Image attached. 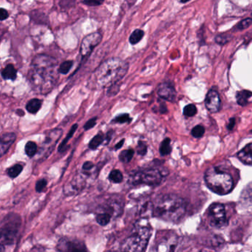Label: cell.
<instances>
[{
  "label": "cell",
  "instance_id": "4316f807",
  "mask_svg": "<svg viewBox=\"0 0 252 252\" xmlns=\"http://www.w3.org/2000/svg\"><path fill=\"white\" fill-rule=\"evenodd\" d=\"M171 141L169 138H165L161 144H160L159 152L162 156H167L172 151V147H171Z\"/></svg>",
  "mask_w": 252,
  "mask_h": 252
},
{
  "label": "cell",
  "instance_id": "d590c367",
  "mask_svg": "<svg viewBox=\"0 0 252 252\" xmlns=\"http://www.w3.org/2000/svg\"><path fill=\"white\" fill-rule=\"evenodd\" d=\"M47 184H48V181L44 179V178L39 179L36 182V186H35V189H36L37 192H42L45 189V187H47Z\"/></svg>",
  "mask_w": 252,
  "mask_h": 252
},
{
  "label": "cell",
  "instance_id": "ffe728a7",
  "mask_svg": "<svg viewBox=\"0 0 252 252\" xmlns=\"http://www.w3.org/2000/svg\"><path fill=\"white\" fill-rule=\"evenodd\" d=\"M78 126L79 125L77 124H75L72 126L71 129L69 131L68 133L67 134V137L64 138V141L60 144L58 148L59 153H63V152L65 151L66 147H67V143H68L69 140L73 136V134L75 133L76 130H77Z\"/></svg>",
  "mask_w": 252,
  "mask_h": 252
},
{
  "label": "cell",
  "instance_id": "ba28073f",
  "mask_svg": "<svg viewBox=\"0 0 252 252\" xmlns=\"http://www.w3.org/2000/svg\"><path fill=\"white\" fill-rule=\"evenodd\" d=\"M209 224L217 228H223L228 225L225 206L221 203H213L209 209Z\"/></svg>",
  "mask_w": 252,
  "mask_h": 252
},
{
  "label": "cell",
  "instance_id": "8d00e7d4",
  "mask_svg": "<svg viewBox=\"0 0 252 252\" xmlns=\"http://www.w3.org/2000/svg\"><path fill=\"white\" fill-rule=\"evenodd\" d=\"M104 0H84L82 3L88 6L94 7L101 5L104 2Z\"/></svg>",
  "mask_w": 252,
  "mask_h": 252
},
{
  "label": "cell",
  "instance_id": "f35d334b",
  "mask_svg": "<svg viewBox=\"0 0 252 252\" xmlns=\"http://www.w3.org/2000/svg\"><path fill=\"white\" fill-rule=\"evenodd\" d=\"M229 36H225V35H220V36H217L215 38V41L217 43L220 44V45H225V43L229 41Z\"/></svg>",
  "mask_w": 252,
  "mask_h": 252
},
{
  "label": "cell",
  "instance_id": "7dc6e473",
  "mask_svg": "<svg viewBox=\"0 0 252 252\" xmlns=\"http://www.w3.org/2000/svg\"><path fill=\"white\" fill-rule=\"evenodd\" d=\"M189 1H190V0H181V2H182V3H185V2H189Z\"/></svg>",
  "mask_w": 252,
  "mask_h": 252
},
{
  "label": "cell",
  "instance_id": "d6a6232c",
  "mask_svg": "<svg viewBox=\"0 0 252 252\" xmlns=\"http://www.w3.org/2000/svg\"><path fill=\"white\" fill-rule=\"evenodd\" d=\"M205 133V128L202 125H197L191 130V135L196 138H200L203 136Z\"/></svg>",
  "mask_w": 252,
  "mask_h": 252
},
{
  "label": "cell",
  "instance_id": "836d02e7",
  "mask_svg": "<svg viewBox=\"0 0 252 252\" xmlns=\"http://www.w3.org/2000/svg\"><path fill=\"white\" fill-rule=\"evenodd\" d=\"M136 152L139 156H144L147 154V146L143 141H138L137 145Z\"/></svg>",
  "mask_w": 252,
  "mask_h": 252
},
{
  "label": "cell",
  "instance_id": "e575fe53",
  "mask_svg": "<svg viewBox=\"0 0 252 252\" xmlns=\"http://www.w3.org/2000/svg\"><path fill=\"white\" fill-rule=\"evenodd\" d=\"M252 24V18H247L246 20H243V21L240 22L238 25H237V28L238 30L243 31L245 30V29H247L248 28L250 27Z\"/></svg>",
  "mask_w": 252,
  "mask_h": 252
},
{
  "label": "cell",
  "instance_id": "ab89813d",
  "mask_svg": "<svg viewBox=\"0 0 252 252\" xmlns=\"http://www.w3.org/2000/svg\"><path fill=\"white\" fill-rule=\"evenodd\" d=\"M96 121L97 118H93V119L88 121L86 124H85V126H84L85 130H89V129H92V128L96 125Z\"/></svg>",
  "mask_w": 252,
  "mask_h": 252
},
{
  "label": "cell",
  "instance_id": "83f0119b",
  "mask_svg": "<svg viewBox=\"0 0 252 252\" xmlns=\"http://www.w3.org/2000/svg\"><path fill=\"white\" fill-rule=\"evenodd\" d=\"M109 180L114 184H120L123 181L124 177L122 172L119 169H113L109 174Z\"/></svg>",
  "mask_w": 252,
  "mask_h": 252
},
{
  "label": "cell",
  "instance_id": "7a4b0ae2",
  "mask_svg": "<svg viewBox=\"0 0 252 252\" xmlns=\"http://www.w3.org/2000/svg\"><path fill=\"white\" fill-rule=\"evenodd\" d=\"M186 212L185 201L176 194H160L153 202L152 216L167 222H179Z\"/></svg>",
  "mask_w": 252,
  "mask_h": 252
},
{
  "label": "cell",
  "instance_id": "f1b7e54d",
  "mask_svg": "<svg viewBox=\"0 0 252 252\" xmlns=\"http://www.w3.org/2000/svg\"><path fill=\"white\" fill-rule=\"evenodd\" d=\"M26 154L29 158H33L37 153V145L33 141H29L25 147Z\"/></svg>",
  "mask_w": 252,
  "mask_h": 252
},
{
  "label": "cell",
  "instance_id": "1f68e13d",
  "mask_svg": "<svg viewBox=\"0 0 252 252\" xmlns=\"http://www.w3.org/2000/svg\"><path fill=\"white\" fill-rule=\"evenodd\" d=\"M197 107L194 104H189L184 107V114L187 117H192L197 114Z\"/></svg>",
  "mask_w": 252,
  "mask_h": 252
},
{
  "label": "cell",
  "instance_id": "52a82bcc",
  "mask_svg": "<svg viewBox=\"0 0 252 252\" xmlns=\"http://www.w3.org/2000/svg\"><path fill=\"white\" fill-rule=\"evenodd\" d=\"M163 173L159 169L154 168L138 169L132 171L129 175V184L137 187L139 185L156 187L163 181Z\"/></svg>",
  "mask_w": 252,
  "mask_h": 252
},
{
  "label": "cell",
  "instance_id": "6da1fadb",
  "mask_svg": "<svg viewBox=\"0 0 252 252\" xmlns=\"http://www.w3.org/2000/svg\"><path fill=\"white\" fill-rule=\"evenodd\" d=\"M57 61L45 54L36 56L31 64L29 79L33 89L39 94H48L57 83Z\"/></svg>",
  "mask_w": 252,
  "mask_h": 252
},
{
  "label": "cell",
  "instance_id": "9a60e30c",
  "mask_svg": "<svg viewBox=\"0 0 252 252\" xmlns=\"http://www.w3.org/2000/svg\"><path fill=\"white\" fill-rule=\"evenodd\" d=\"M85 179L82 177L76 176L72 180L71 182L70 183L68 186L64 188V192L68 195H72L73 194L79 193V191H82V189H84L85 185Z\"/></svg>",
  "mask_w": 252,
  "mask_h": 252
},
{
  "label": "cell",
  "instance_id": "4dcf8cb0",
  "mask_svg": "<svg viewBox=\"0 0 252 252\" xmlns=\"http://www.w3.org/2000/svg\"><path fill=\"white\" fill-rule=\"evenodd\" d=\"M73 62L72 61H65L62 63L59 67L58 72L61 74L65 75L70 72L72 66H73Z\"/></svg>",
  "mask_w": 252,
  "mask_h": 252
},
{
  "label": "cell",
  "instance_id": "30bf717a",
  "mask_svg": "<svg viewBox=\"0 0 252 252\" xmlns=\"http://www.w3.org/2000/svg\"><path fill=\"white\" fill-rule=\"evenodd\" d=\"M102 39V35L99 32L90 33L82 39L81 44L80 54L82 58H86L91 55L95 47L99 45Z\"/></svg>",
  "mask_w": 252,
  "mask_h": 252
},
{
  "label": "cell",
  "instance_id": "ac0fdd59",
  "mask_svg": "<svg viewBox=\"0 0 252 252\" xmlns=\"http://www.w3.org/2000/svg\"><path fill=\"white\" fill-rule=\"evenodd\" d=\"M2 77L5 80H15L17 77V70L13 64H8L2 70Z\"/></svg>",
  "mask_w": 252,
  "mask_h": 252
},
{
  "label": "cell",
  "instance_id": "484cf974",
  "mask_svg": "<svg viewBox=\"0 0 252 252\" xmlns=\"http://www.w3.org/2000/svg\"><path fill=\"white\" fill-rule=\"evenodd\" d=\"M144 36V31L136 29L132 32V34L129 36V42L131 45H134L138 44Z\"/></svg>",
  "mask_w": 252,
  "mask_h": 252
},
{
  "label": "cell",
  "instance_id": "603a6c76",
  "mask_svg": "<svg viewBox=\"0 0 252 252\" xmlns=\"http://www.w3.org/2000/svg\"><path fill=\"white\" fill-rule=\"evenodd\" d=\"M104 134L102 132H98L95 137L91 139V141H90L89 144H88V147L91 150H95L104 142Z\"/></svg>",
  "mask_w": 252,
  "mask_h": 252
},
{
  "label": "cell",
  "instance_id": "e0dca14e",
  "mask_svg": "<svg viewBox=\"0 0 252 252\" xmlns=\"http://www.w3.org/2000/svg\"><path fill=\"white\" fill-rule=\"evenodd\" d=\"M237 158L240 161L246 164H252V144H248L243 147L237 153Z\"/></svg>",
  "mask_w": 252,
  "mask_h": 252
},
{
  "label": "cell",
  "instance_id": "7c38bea8",
  "mask_svg": "<svg viewBox=\"0 0 252 252\" xmlns=\"http://www.w3.org/2000/svg\"><path fill=\"white\" fill-rule=\"evenodd\" d=\"M176 237L173 234H166L161 235L157 240L156 249L157 251H174L176 247Z\"/></svg>",
  "mask_w": 252,
  "mask_h": 252
},
{
  "label": "cell",
  "instance_id": "3957f363",
  "mask_svg": "<svg viewBox=\"0 0 252 252\" xmlns=\"http://www.w3.org/2000/svg\"><path fill=\"white\" fill-rule=\"evenodd\" d=\"M129 64L122 59L114 57L100 64L93 75V79L99 88H110L119 83L127 73Z\"/></svg>",
  "mask_w": 252,
  "mask_h": 252
},
{
  "label": "cell",
  "instance_id": "d4e9b609",
  "mask_svg": "<svg viewBox=\"0 0 252 252\" xmlns=\"http://www.w3.org/2000/svg\"><path fill=\"white\" fill-rule=\"evenodd\" d=\"M23 170V165L17 163L7 169V174L11 178H16L21 174Z\"/></svg>",
  "mask_w": 252,
  "mask_h": 252
},
{
  "label": "cell",
  "instance_id": "5b68a950",
  "mask_svg": "<svg viewBox=\"0 0 252 252\" xmlns=\"http://www.w3.org/2000/svg\"><path fill=\"white\" fill-rule=\"evenodd\" d=\"M205 181L209 189L218 194H226L233 189V179L229 174L211 167L206 170Z\"/></svg>",
  "mask_w": 252,
  "mask_h": 252
},
{
  "label": "cell",
  "instance_id": "bcb514c9",
  "mask_svg": "<svg viewBox=\"0 0 252 252\" xmlns=\"http://www.w3.org/2000/svg\"><path fill=\"white\" fill-rule=\"evenodd\" d=\"M17 114H18L20 116H25V113L24 111H23V110H17Z\"/></svg>",
  "mask_w": 252,
  "mask_h": 252
},
{
  "label": "cell",
  "instance_id": "44dd1931",
  "mask_svg": "<svg viewBox=\"0 0 252 252\" xmlns=\"http://www.w3.org/2000/svg\"><path fill=\"white\" fill-rule=\"evenodd\" d=\"M112 218H113V216L108 212H100V213L97 214L96 216H95V220L101 226H105V225L110 223Z\"/></svg>",
  "mask_w": 252,
  "mask_h": 252
},
{
  "label": "cell",
  "instance_id": "d6986e66",
  "mask_svg": "<svg viewBox=\"0 0 252 252\" xmlns=\"http://www.w3.org/2000/svg\"><path fill=\"white\" fill-rule=\"evenodd\" d=\"M42 101L39 98H33L26 104V110L32 114H36L42 107Z\"/></svg>",
  "mask_w": 252,
  "mask_h": 252
},
{
  "label": "cell",
  "instance_id": "8fae6325",
  "mask_svg": "<svg viewBox=\"0 0 252 252\" xmlns=\"http://www.w3.org/2000/svg\"><path fill=\"white\" fill-rule=\"evenodd\" d=\"M57 249L60 252H78V251L88 250L84 242L76 239L67 238V237L60 239Z\"/></svg>",
  "mask_w": 252,
  "mask_h": 252
},
{
  "label": "cell",
  "instance_id": "277c9868",
  "mask_svg": "<svg viewBox=\"0 0 252 252\" xmlns=\"http://www.w3.org/2000/svg\"><path fill=\"white\" fill-rule=\"evenodd\" d=\"M152 235V228L149 224L138 222L130 234L124 240L121 250L126 252L145 251Z\"/></svg>",
  "mask_w": 252,
  "mask_h": 252
},
{
  "label": "cell",
  "instance_id": "5bb4252c",
  "mask_svg": "<svg viewBox=\"0 0 252 252\" xmlns=\"http://www.w3.org/2000/svg\"><path fill=\"white\" fill-rule=\"evenodd\" d=\"M158 94L160 98L169 101H174L176 98V91L172 84L164 82L159 85Z\"/></svg>",
  "mask_w": 252,
  "mask_h": 252
},
{
  "label": "cell",
  "instance_id": "f546056e",
  "mask_svg": "<svg viewBox=\"0 0 252 252\" xmlns=\"http://www.w3.org/2000/svg\"><path fill=\"white\" fill-rule=\"evenodd\" d=\"M132 119L128 113H123V114L119 115L116 116L114 119L112 120V123L113 124H125L130 123Z\"/></svg>",
  "mask_w": 252,
  "mask_h": 252
},
{
  "label": "cell",
  "instance_id": "f6af8a7d",
  "mask_svg": "<svg viewBox=\"0 0 252 252\" xmlns=\"http://www.w3.org/2000/svg\"><path fill=\"white\" fill-rule=\"evenodd\" d=\"M125 140L122 139V141H119L118 144H116V145L115 146V150H118L119 149L122 148V146H123L124 143H125Z\"/></svg>",
  "mask_w": 252,
  "mask_h": 252
},
{
  "label": "cell",
  "instance_id": "b9f144b4",
  "mask_svg": "<svg viewBox=\"0 0 252 252\" xmlns=\"http://www.w3.org/2000/svg\"><path fill=\"white\" fill-rule=\"evenodd\" d=\"M94 167V164L91 161H86L82 166V169L85 171H90Z\"/></svg>",
  "mask_w": 252,
  "mask_h": 252
},
{
  "label": "cell",
  "instance_id": "74e56055",
  "mask_svg": "<svg viewBox=\"0 0 252 252\" xmlns=\"http://www.w3.org/2000/svg\"><path fill=\"white\" fill-rule=\"evenodd\" d=\"M118 84L119 83L115 84V85H112L109 88L108 91H107L108 96H114L119 93V86Z\"/></svg>",
  "mask_w": 252,
  "mask_h": 252
},
{
  "label": "cell",
  "instance_id": "2e32d148",
  "mask_svg": "<svg viewBox=\"0 0 252 252\" xmlns=\"http://www.w3.org/2000/svg\"><path fill=\"white\" fill-rule=\"evenodd\" d=\"M17 135L14 132H8L3 134L0 139V146H1V156H3L9 150L10 147L15 142Z\"/></svg>",
  "mask_w": 252,
  "mask_h": 252
},
{
  "label": "cell",
  "instance_id": "8992f818",
  "mask_svg": "<svg viewBox=\"0 0 252 252\" xmlns=\"http://www.w3.org/2000/svg\"><path fill=\"white\" fill-rule=\"evenodd\" d=\"M21 224V218L17 214H8L2 219L0 226L1 246L5 247V246L14 244L18 236Z\"/></svg>",
  "mask_w": 252,
  "mask_h": 252
},
{
  "label": "cell",
  "instance_id": "9c48e42d",
  "mask_svg": "<svg viewBox=\"0 0 252 252\" xmlns=\"http://www.w3.org/2000/svg\"><path fill=\"white\" fill-rule=\"evenodd\" d=\"M62 135H63V129L57 128V129L51 131L46 135L45 141L39 150V158L41 160L47 158V157L50 156L51 152L55 147L57 141L61 138Z\"/></svg>",
  "mask_w": 252,
  "mask_h": 252
},
{
  "label": "cell",
  "instance_id": "7bdbcfd3",
  "mask_svg": "<svg viewBox=\"0 0 252 252\" xmlns=\"http://www.w3.org/2000/svg\"><path fill=\"white\" fill-rule=\"evenodd\" d=\"M9 17V14H8L7 10L4 9V8H1V13H0V18L2 21L7 20Z\"/></svg>",
  "mask_w": 252,
  "mask_h": 252
},
{
  "label": "cell",
  "instance_id": "60d3db41",
  "mask_svg": "<svg viewBox=\"0 0 252 252\" xmlns=\"http://www.w3.org/2000/svg\"><path fill=\"white\" fill-rule=\"evenodd\" d=\"M243 194H244L245 198L252 202V183L246 187Z\"/></svg>",
  "mask_w": 252,
  "mask_h": 252
},
{
  "label": "cell",
  "instance_id": "cb8c5ba5",
  "mask_svg": "<svg viewBox=\"0 0 252 252\" xmlns=\"http://www.w3.org/2000/svg\"><path fill=\"white\" fill-rule=\"evenodd\" d=\"M135 151L132 149H128V150H123L121 152L119 156V160L124 163H129L133 158Z\"/></svg>",
  "mask_w": 252,
  "mask_h": 252
},
{
  "label": "cell",
  "instance_id": "4fadbf2b",
  "mask_svg": "<svg viewBox=\"0 0 252 252\" xmlns=\"http://www.w3.org/2000/svg\"><path fill=\"white\" fill-rule=\"evenodd\" d=\"M206 108L211 113H216L220 107V98L219 94L215 90H212L208 93L205 100Z\"/></svg>",
  "mask_w": 252,
  "mask_h": 252
},
{
  "label": "cell",
  "instance_id": "7402d4cb",
  "mask_svg": "<svg viewBox=\"0 0 252 252\" xmlns=\"http://www.w3.org/2000/svg\"><path fill=\"white\" fill-rule=\"evenodd\" d=\"M252 93L250 92V91H240V92L237 93V96H236L237 103L241 106L246 105V104H247L248 101H249V99L250 98V97H252Z\"/></svg>",
  "mask_w": 252,
  "mask_h": 252
},
{
  "label": "cell",
  "instance_id": "ee69618b",
  "mask_svg": "<svg viewBox=\"0 0 252 252\" xmlns=\"http://www.w3.org/2000/svg\"><path fill=\"white\" fill-rule=\"evenodd\" d=\"M234 125H235V119H230L229 123H228V129H229V130H231V129L234 128Z\"/></svg>",
  "mask_w": 252,
  "mask_h": 252
}]
</instances>
